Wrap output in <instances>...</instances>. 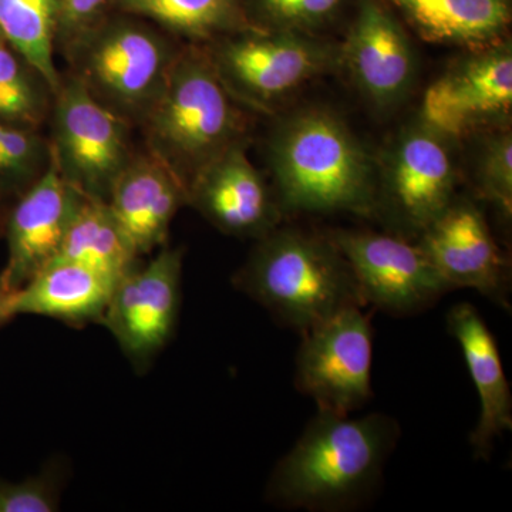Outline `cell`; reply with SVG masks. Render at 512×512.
<instances>
[{
    "label": "cell",
    "instance_id": "1",
    "mask_svg": "<svg viewBox=\"0 0 512 512\" xmlns=\"http://www.w3.org/2000/svg\"><path fill=\"white\" fill-rule=\"evenodd\" d=\"M268 158L282 211L372 215L379 178L372 158L333 111L306 107L272 131Z\"/></svg>",
    "mask_w": 512,
    "mask_h": 512
},
{
    "label": "cell",
    "instance_id": "2",
    "mask_svg": "<svg viewBox=\"0 0 512 512\" xmlns=\"http://www.w3.org/2000/svg\"><path fill=\"white\" fill-rule=\"evenodd\" d=\"M399 437L386 414L318 412L278 464L268 485L272 503L306 510H340L357 503L382 476Z\"/></svg>",
    "mask_w": 512,
    "mask_h": 512
},
{
    "label": "cell",
    "instance_id": "3",
    "mask_svg": "<svg viewBox=\"0 0 512 512\" xmlns=\"http://www.w3.org/2000/svg\"><path fill=\"white\" fill-rule=\"evenodd\" d=\"M147 151L188 188L197 175L234 144L247 120L215 72L202 45L181 46L163 92L140 123Z\"/></svg>",
    "mask_w": 512,
    "mask_h": 512
},
{
    "label": "cell",
    "instance_id": "4",
    "mask_svg": "<svg viewBox=\"0 0 512 512\" xmlns=\"http://www.w3.org/2000/svg\"><path fill=\"white\" fill-rule=\"evenodd\" d=\"M234 284L303 333L345 309L365 305L352 269L329 237L298 229L276 228L258 239Z\"/></svg>",
    "mask_w": 512,
    "mask_h": 512
},
{
    "label": "cell",
    "instance_id": "5",
    "mask_svg": "<svg viewBox=\"0 0 512 512\" xmlns=\"http://www.w3.org/2000/svg\"><path fill=\"white\" fill-rule=\"evenodd\" d=\"M180 47L153 23L110 12L64 55L94 99L140 126L163 92Z\"/></svg>",
    "mask_w": 512,
    "mask_h": 512
},
{
    "label": "cell",
    "instance_id": "6",
    "mask_svg": "<svg viewBox=\"0 0 512 512\" xmlns=\"http://www.w3.org/2000/svg\"><path fill=\"white\" fill-rule=\"evenodd\" d=\"M202 46L227 92L264 113L342 64L340 46L286 30L249 28Z\"/></svg>",
    "mask_w": 512,
    "mask_h": 512
},
{
    "label": "cell",
    "instance_id": "7",
    "mask_svg": "<svg viewBox=\"0 0 512 512\" xmlns=\"http://www.w3.org/2000/svg\"><path fill=\"white\" fill-rule=\"evenodd\" d=\"M130 124L94 99L70 74L53 99L49 153L60 174L86 197L107 201L134 154Z\"/></svg>",
    "mask_w": 512,
    "mask_h": 512
},
{
    "label": "cell",
    "instance_id": "8",
    "mask_svg": "<svg viewBox=\"0 0 512 512\" xmlns=\"http://www.w3.org/2000/svg\"><path fill=\"white\" fill-rule=\"evenodd\" d=\"M296 386L318 412L350 414L372 396L373 332L362 306H352L303 333Z\"/></svg>",
    "mask_w": 512,
    "mask_h": 512
},
{
    "label": "cell",
    "instance_id": "9",
    "mask_svg": "<svg viewBox=\"0 0 512 512\" xmlns=\"http://www.w3.org/2000/svg\"><path fill=\"white\" fill-rule=\"evenodd\" d=\"M183 249L160 248L117 282L100 325L134 369L146 370L173 338L181 305Z\"/></svg>",
    "mask_w": 512,
    "mask_h": 512
},
{
    "label": "cell",
    "instance_id": "10",
    "mask_svg": "<svg viewBox=\"0 0 512 512\" xmlns=\"http://www.w3.org/2000/svg\"><path fill=\"white\" fill-rule=\"evenodd\" d=\"M451 141L419 117L387 150L379 204L383 201L393 220L409 232L420 235L456 198Z\"/></svg>",
    "mask_w": 512,
    "mask_h": 512
},
{
    "label": "cell",
    "instance_id": "11",
    "mask_svg": "<svg viewBox=\"0 0 512 512\" xmlns=\"http://www.w3.org/2000/svg\"><path fill=\"white\" fill-rule=\"evenodd\" d=\"M329 239L345 256L363 302L380 311L412 315L453 291L431 265L419 242L349 229L332 232Z\"/></svg>",
    "mask_w": 512,
    "mask_h": 512
},
{
    "label": "cell",
    "instance_id": "12",
    "mask_svg": "<svg viewBox=\"0 0 512 512\" xmlns=\"http://www.w3.org/2000/svg\"><path fill=\"white\" fill-rule=\"evenodd\" d=\"M512 107V47L501 40L471 50L426 90L420 119L457 140Z\"/></svg>",
    "mask_w": 512,
    "mask_h": 512
},
{
    "label": "cell",
    "instance_id": "13",
    "mask_svg": "<svg viewBox=\"0 0 512 512\" xmlns=\"http://www.w3.org/2000/svg\"><path fill=\"white\" fill-rule=\"evenodd\" d=\"M419 237L424 254L453 291L471 288L507 308L505 261L473 202L454 198Z\"/></svg>",
    "mask_w": 512,
    "mask_h": 512
},
{
    "label": "cell",
    "instance_id": "14",
    "mask_svg": "<svg viewBox=\"0 0 512 512\" xmlns=\"http://www.w3.org/2000/svg\"><path fill=\"white\" fill-rule=\"evenodd\" d=\"M82 198L49 153L46 170L20 195L6 220L9 255L2 275L10 288L19 291L55 261Z\"/></svg>",
    "mask_w": 512,
    "mask_h": 512
},
{
    "label": "cell",
    "instance_id": "15",
    "mask_svg": "<svg viewBox=\"0 0 512 512\" xmlns=\"http://www.w3.org/2000/svg\"><path fill=\"white\" fill-rule=\"evenodd\" d=\"M187 205L224 234L261 239L279 227L281 205L245 151L234 144L197 175Z\"/></svg>",
    "mask_w": 512,
    "mask_h": 512
},
{
    "label": "cell",
    "instance_id": "16",
    "mask_svg": "<svg viewBox=\"0 0 512 512\" xmlns=\"http://www.w3.org/2000/svg\"><path fill=\"white\" fill-rule=\"evenodd\" d=\"M340 62L360 92L380 109L407 96L416 74L412 40L402 22L380 0H359Z\"/></svg>",
    "mask_w": 512,
    "mask_h": 512
},
{
    "label": "cell",
    "instance_id": "17",
    "mask_svg": "<svg viewBox=\"0 0 512 512\" xmlns=\"http://www.w3.org/2000/svg\"><path fill=\"white\" fill-rule=\"evenodd\" d=\"M107 204L140 258L167 245L171 222L187 205V192L174 174L146 151L131 158L111 188Z\"/></svg>",
    "mask_w": 512,
    "mask_h": 512
},
{
    "label": "cell",
    "instance_id": "18",
    "mask_svg": "<svg viewBox=\"0 0 512 512\" xmlns=\"http://www.w3.org/2000/svg\"><path fill=\"white\" fill-rule=\"evenodd\" d=\"M448 332L460 345L471 380L480 397V419L471 434L476 456L487 458L494 440L512 427L510 384L493 333L470 303L454 306L447 315Z\"/></svg>",
    "mask_w": 512,
    "mask_h": 512
},
{
    "label": "cell",
    "instance_id": "19",
    "mask_svg": "<svg viewBox=\"0 0 512 512\" xmlns=\"http://www.w3.org/2000/svg\"><path fill=\"white\" fill-rule=\"evenodd\" d=\"M114 286L89 266L56 258L16 292V316H45L69 326L101 323Z\"/></svg>",
    "mask_w": 512,
    "mask_h": 512
},
{
    "label": "cell",
    "instance_id": "20",
    "mask_svg": "<svg viewBox=\"0 0 512 512\" xmlns=\"http://www.w3.org/2000/svg\"><path fill=\"white\" fill-rule=\"evenodd\" d=\"M421 40L434 45L483 49L504 40L511 0H392Z\"/></svg>",
    "mask_w": 512,
    "mask_h": 512
},
{
    "label": "cell",
    "instance_id": "21",
    "mask_svg": "<svg viewBox=\"0 0 512 512\" xmlns=\"http://www.w3.org/2000/svg\"><path fill=\"white\" fill-rule=\"evenodd\" d=\"M110 6L111 12L147 20L192 45H210L254 28L245 0H110Z\"/></svg>",
    "mask_w": 512,
    "mask_h": 512
},
{
    "label": "cell",
    "instance_id": "22",
    "mask_svg": "<svg viewBox=\"0 0 512 512\" xmlns=\"http://www.w3.org/2000/svg\"><path fill=\"white\" fill-rule=\"evenodd\" d=\"M57 258L89 266L114 284L137 265L107 201L83 195Z\"/></svg>",
    "mask_w": 512,
    "mask_h": 512
},
{
    "label": "cell",
    "instance_id": "23",
    "mask_svg": "<svg viewBox=\"0 0 512 512\" xmlns=\"http://www.w3.org/2000/svg\"><path fill=\"white\" fill-rule=\"evenodd\" d=\"M56 0H0V35L45 77L53 94L62 76L55 64Z\"/></svg>",
    "mask_w": 512,
    "mask_h": 512
},
{
    "label": "cell",
    "instance_id": "24",
    "mask_svg": "<svg viewBox=\"0 0 512 512\" xmlns=\"http://www.w3.org/2000/svg\"><path fill=\"white\" fill-rule=\"evenodd\" d=\"M53 99L45 77L5 39L0 40V120L37 130Z\"/></svg>",
    "mask_w": 512,
    "mask_h": 512
},
{
    "label": "cell",
    "instance_id": "25",
    "mask_svg": "<svg viewBox=\"0 0 512 512\" xmlns=\"http://www.w3.org/2000/svg\"><path fill=\"white\" fill-rule=\"evenodd\" d=\"M348 0H245L254 28L308 33L325 28Z\"/></svg>",
    "mask_w": 512,
    "mask_h": 512
},
{
    "label": "cell",
    "instance_id": "26",
    "mask_svg": "<svg viewBox=\"0 0 512 512\" xmlns=\"http://www.w3.org/2000/svg\"><path fill=\"white\" fill-rule=\"evenodd\" d=\"M478 190L500 210L504 218L512 212V136L495 133L485 140L477 167Z\"/></svg>",
    "mask_w": 512,
    "mask_h": 512
},
{
    "label": "cell",
    "instance_id": "27",
    "mask_svg": "<svg viewBox=\"0 0 512 512\" xmlns=\"http://www.w3.org/2000/svg\"><path fill=\"white\" fill-rule=\"evenodd\" d=\"M56 49L67 52L111 12L110 0H56Z\"/></svg>",
    "mask_w": 512,
    "mask_h": 512
},
{
    "label": "cell",
    "instance_id": "28",
    "mask_svg": "<svg viewBox=\"0 0 512 512\" xmlns=\"http://www.w3.org/2000/svg\"><path fill=\"white\" fill-rule=\"evenodd\" d=\"M59 491L49 477H30L26 480H0V512L59 511Z\"/></svg>",
    "mask_w": 512,
    "mask_h": 512
},
{
    "label": "cell",
    "instance_id": "29",
    "mask_svg": "<svg viewBox=\"0 0 512 512\" xmlns=\"http://www.w3.org/2000/svg\"><path fill=\"white\" fill-rule=\"evenodd\" d=\"M16 292L18 291L10 288L8 282H6L5 276L0 272V326L6 325L9 320H12L16 316Z\"/></svg>",
    "mask_w": 512,
    "mask_h": 512
},
{
    "label": "cell",
    "instance_id": "30",
    "mask_svg": "<svg viewBox=\"0 0 512 512\" xmlns=\"http://www.w3.org/2000/svg\"><path fill=\"white\" fill-rule=\"evenodd\" d=\"M9 211L6 210L5 200L0 197V237L5 235L6 220H8Z\"/></svg>",
    "mask_w": 512,
    "mask_h": 512
},
{
    "label": "cell",
    "instance_id": "31",
    "mask_svg": "<svg viewBox=\"0 0 512 512\" xmlns=\"http://www.w3.org/2000/svg\"><path fill=\"white\" fill-rule=\"evenodd\" d=\"M0 40H3V36L2 35H0Z\"/></svg>",
    "mask_w": 512,
    "mask_h": 512
}]
</instances>
